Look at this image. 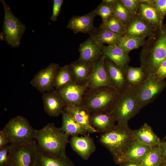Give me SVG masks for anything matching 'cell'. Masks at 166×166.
<instances>
[{
  "instance_id": "1",
  "label": "cell",
  "mask_w": 166,
  "mask_h": 166,
  "mask_svg": "<svg viewBox=\"0 0 166 166\" xmlns=\"http://www.w3.org/2000/svg\"><path fill=\"white\" fill-rule=\"evenodd\" d=\"M148 38L140 54V67L147 77L156 75L166 60V22Z\"/></svg>"
},
{
  "instance_id": "2",
  "label": "cell",
  "mask_w": 166,
  "mask_h": 166,
  "mask_svg": "<svg viewBox=\"0 0 166 166\" xmlns=\"http://www.w3.org/2000/svg\"><path fill=\"white\" fill-rule=\"evenodd\" d=\"M69 136L61 128L49 123L39 130L35 129L34 140L38 149L47 155L56 157L66 155L65 150Z\"/></svg>"
},
{
  "instance_id": "3",
  "label": "cell",
  "mask_w": 166,
  "mask_h": 166,
  "mask_svg": "<svg viewBox=\"0 0 166 166\" xmlns=\"http://www.w3.org/2000/svg\"><path fill=\"white\" fill-rule=\"evenodd\" d=\"M134 139L133 130L128 124L117 123L110 130L101 133L99 141L109 150L115 161L124 153Z\"/></svg>"
},
{
  "instance_id": "4",
  "label": "cell",
  "mask_w": 166,
  "mask_h": 166,
  "mask_svg": "<svg viewBox=\"0 0 166 166\" xmlns=\"http://www.w3.org/2000/svg\"><path fill=\"white\" fill-rule=\"evenodd\" d=\"M118 94V91L109 87L88 88L84 95L80 106L85 109L91 114L109 111Z\"/></svg>"
},
{
  "instance_id": "5",
  "label": "cell",
  "mask_w": 166,
  "mask_h": 166,
  "mask_svg": "<svg viewBox=\"0 0 166 166\" xmlns=\"http://www.w3.org/2000/svg\"><path fill=\"white\" fill-rule=\"evenodd\" d=\"M10 144L21 145L34 140L35 129L25 117L18 115L11 119L1 130Z\"/></svg>"
},
{
  "instance_id": "6",
  "label": "cell",
  "mask_w": 166,
  "mask_h": 166,
  "mask_svg": "<svg viewBox=\"0 0 166 166\" xmlns=\"http://www.w3.org/2000/svg\"><path fill=\"white\" fill-rule=\"evenodd\" d=\"M140 109L128 86L127 89L118 92L117 99L109 111L117 123L128 124L129 120Z\"/></svg>"
},
{
  "instance_id": "7",
  "label": "cell",
  "mask_w": 166,
  "mask_h": 166,
  "mask_svg": "<svg viewBox=\"0 0 166 166\" xmlns=\"http://www.w3.org/2000/svg\"><path fill=\"white\" fill-rule=\"evenodd\" d=\"M131 93L140 109L154 101L166 88V80L157 82L156 75L149 76L141 83L129 86Z\"/></svg>"
},
{
  "instance_id": "8",
  "label": "cell",
  "mask_w": 166,
  "mask_h": 166,
  "mask_svg": "<svg viewBox=\"0 0 166 166\" xmlns=\"http://www.w3.org/2000/svg\"><path fill=\"white\" fill-rule=\"evenodd\" d=\"M3 7L4 16L2 32L4 41L13 48L19 47L26 26L13 13L5 0H1Z\"/></svg>"
},
{
  "instance_id": "9",
  "label": "cell",
  "mask_w": 166,
  "mask_h": 166,
  "mask_svg": "<svg viewBox=\"0 0 166 166\" xmlns=\"http://www.w3.org/2000/svg\"><path fill=\"white\" fill-rule=\"evenodd\" d=\"M38 149L35 140L26 144H9L8 158L5 166H34Z\"/></svg>"
},
{
  "instance_id": "10",
  "label": "cell",
  "mask_w": 166,
  "mask_h": 166,
  "mask_svg": "<svg viewBox=\"0 0 166 166\" xmlns=\"http://www.w3.org/2000/svg\"><path fill=\"white\" fill-rule=\"evenodd\" d=\"M60 67L57 63L50 64L37 73L30 81V84L42 93L55 90V77Z\"/></svg>"
},
{
  "instance_id": "11",
  "label": "cell",
  "mask_w": 166,
  "mask_h": 166,
  "mask_svg": "<svg viewBox=\"0 0 166 166\" xmlns=\"http://www.w3.org/2000/svg\"><path fill=\"white\" fill-rule=\"evenodd\" d=\"M88 88V84H81L73 81L57 91L66 105L81 106Z\"/></svg>"
},
{
  "instance_id": "12",
  "label": "cell",
  "mask_w": 166,
  "mask_h": 166,
  "mask_svg": "<svg viewBox=\"0 0 166 166\" xmlns=\"http://www.w3.org/2000/svg\"><path fill=\"white\" fill-rule=\"evenodd\" d=\"M105 57L102 55L93 65L88 82L89 88L107 86L115 89L105 68Z\"/></svg>"
},
{
  "instance_id": "13",
  "label": "cell",
  "mask_w": 166,
  "mask_h": 166,
  "mask_svg": "<svg viewBox=\"0 0 166 166\" xmlns=\"http://www.w3.org/2000/svg\"><path fill=\"white\" fill-rule=\"evenodd\" d=\"M69 142L72 149L85 160H88L96 150L94 140L89 134L72 136Z\"/></svg>"
},
{
  "instance_id": "14",
  "label": "cell",
  "mask_w": 166,
  "mask_h": 166,
  "mask_svg": "<svg viewBox=\"0 0 166 166\" xmlns=\"http://www.w3.org/2000/svg\"><path fill=\"white\" fill-rule=\"evenodd\" d=\"M140 6L137 15L146 22L155 31L162 27L163 20L150 0H139Z\"/></svg>"
},
{
  "instance_id": "15",
  "label": "cell",
  "mask_w": 166,
  "mask_h": 166,
  "mask_svg": "<svg viewBox=\"0 0 166 166\" xmlns=\"http://www.w3.org/2000/svg\"><path fill=\"white\" fill-rule=\"evenodd\" d=\"M101 49L102 54L119 67L124 73L130 61L129 53L117 45H102Z\"/></svg>"
},
{
  "instance_id": "16",
  "label": "cell",
  "mask_w": 166,
  "mask_h": 166,
  "mask_svg": "<svg viewBox=\"0 0 166 166\" xmlns=\"http://www.w3.org/2000/svg\"><path fill=\"white\" fill-rule=\"evenodd\" d=\"M42 98L44 110L50 117H57L61 114L66 105L55 89L43 93Z\"/></svg>"
},
{
  "instance_id": "17",
  "label": "cell",
  "mask_w": 166,
  "mask_h": 166,
  "mask_svg": "<svg viewBox=\"0 0 166 166\" xmlns=\"http://www.w3.org/2000/svg\"><path fill=\"white\" fill-rule=\"evenodd\" d=\"M96 15L93 10L82 16H73L68 22L67 28L75 34L79 33L89 34L95 28L93 21Z\"/></svg>"
},
{
  "instance_id": "18",
  "label": "cell",
  "mask_w": 166,
  "mask_h": 166,
  "mask_svg": "<svg viewBox=\"0 0 166 166\" xmlns=\"http://www.w3.org/2000/svg\"><path fill=\"white\" fill-rule=\"evenodd\" d=\"M152 148L144 145L134 139L124 153L114 161L116 164H118L126 161L140 162Z\"/></svg>"
},
{
  "instance_id": "19",
  "label": "cell",
  "mask_w": 166,
  "mask_h": 166,
  "mask_svg": "<svg viewBox=\"0 0 166 166\" xmlns=\"http://www.w3.org/2000/svg\"><path fill=\"white\" fill-rule=\"evenodd\" d=\"M101 45L93 42L89 37L81 43L78 49L80 60L93 65L103 55Z\"/></svg>"
},
{
  "instance_id": "20",
  "label": "cell",
  "mask_w": 166,
  "mask_h": 166,
  "mask_svg": "<svg viewBox=\"0 0 166 166\" xmlns=\"http://www.w3.org/2000/svg\"><path fill=\"white\" fill-rule=\"evenodd\" d=\"M104 65L112 84L117 91H122L128 88L124 73L119 67L106 57Z\"/></svg>"
},
{
  "instance_id": "21",
  "label": "cell",
  "mask_w": 166,
  "mask_h": 166,
  "mask_svg": "<svg viewBox=\"0 0 166 166\" xmlns=\"http://www.w3.org/2000/svg\"><path fill=\"white\" fill-rule=\"evenodd\" d=\"M114 118L109 111H103L91 114L90 123L97 132L104 133L116 125Z\"/></svg>"
},
{
  "instance_id": "22",
  "label": "cell",
  "mask_w": 166,
  "mask_h": 166,
  "mask_svg": "<svg viewBox=\"0 0 166 166\" xmlns=\"http://www.w3.org/2000/svg\"><path fill=\"white\" fill-rule=\"evenodd\" d=\"M63 110L70 114L75 121L83 127L88 133L97 132L90 123L91 114L84 108L80 106L66 105Z\"/></svg>"
},
{
  "instance_id": "23",
  "label": "cell",
  "mask_w": 166,
  "mask_h": 166,
  "mask_svg": "<svg viewBox=\"0 0 166 166\" xmlns=\"http://www.w3.org/2000/svg\"><path fill=\"white\" fill-rule=\"evenodd\" d=\"M126 27L125 35L128 36L147 38L155 31L146 22L137 15L132 18Z\"/></svg>"
},
{
  "instance_id": "24",
  "label": "cell",
  "mask_w": 166,
  "mask_h": 166,
  "mask_svg": "<svg viewBox=\"0 0 166 166\" xmlns=\"http://www.w3.org/2000/svg\"><path fill=\"white\" fill-rule=\"evenodd\" d=\"M133 134L135 139L152 147L159 146L161 142L151 126L146 123L140 128L133 130Z\"/></svg>"
},
{
  "instance_id": "25",
  "label": "cell",
  "mask_w": 166,
  "mask_h": 166,
  "mask_svg": "<svg viewBox=\"0 0 166 166\" xmlns=\"http://www.w3.org/2000/svg\"><path fill=\"white\" fill-rule=\"evenodd\" d=\"M89 34V38L100 45H118L122 37L109 30L99 27L95 28Z\"/></svg>"
},
{
  "instance_id": "26",
  "label": "cell",
  "mask_w": 166,
  "mask_h": 166,
  "mask_svg": "<svg viewBox=\"0 0 166 166\" xmlns=\"http://www.w3.org/2000/svg\"><path fill=\"white\" fill-rule=\"evenodd\" d=\"M34 166H76L67 155L61 157L52 156L42 152L38 149Z\"/></svg>"
},
{
  "instance_id": "27",
  "label": "cell",
  "mask_w": 166,
  "mask_h": 166,
  "mask_svg": "<svg viewBox=\"0 0 166 166\" xmlns=\"http://www.w3.org/2000/svg\"><path fill=\"white\" fill-rule=\"evenodd\" d=\"M69 65L73 81L81 84H88L93 65L78 59Z\"/></svg>"
},
{
  "instance_id": "28",
  "label": "cell",
  "mask_w": 166,
  "mask_h": 166,
  "mask_svg": "<svg viewBox=\"0 0 166 166\" xmlns=\"http://www.w3.org/2000/svg\"><path fill=\"white\" fill-rule=\"evenodd\" d=\"M61 114L62 124L61 128L64 132L69 136L87 134L86 130L70 114L63 110Z\"/></svg>"
},
{
  "instance_id": "29",
  "label": "cell",
  "mask_w": 166,
  "mask_h": 166,
  "mask_svg": "<svg viewBox=\"0 0 166 166\" xmlns=\"http://www.w3.org/2000/svg\"><path fill=\"white\" fill-rule=\"evenodd\" d=\"M124 75L126 81L130 87L141 83L147 77L140 67L128 66L124 72Z\"/></svg>"
},
{
  "instance_id": "30",
  "label": "cell",
  "mask_w": 166,
  "mask_h": 166,
  "mask_svg": "<svg viewBox=\"0 0 166 166\" xmlns=\"http://www.w3.org/2000/svg\"><path fill=\"white\" fill-rule=\"evenodd\" d=\"M99 27L109 30L121 37L126 34V26L113 13L106 21L102 22Z\"/></svg>"
},
{
  "instance_id": "31",
  "label": "cell",
  "mask_w": 166,
  "mask_h": 166,
  "mask_svg": "<svg viewBox=\"0 0 166 166\" xmlns=\"http://www.w3.org/2000/svg\"><path fill=\"white\" fill-rule=\"evenodd\" d=\"M163 162L162 152L159 145L152 147L140 163L143 166H160Z\"/></svg>"
},
{
  "instance_id": "32",
  "label": "cell",
  "mask_w": 166,
  "mask_h": 166,
  "mask_svg": "<svg viewBox=\"0 0 166 166\" xmlns=\"http://www.w3.org/2000/svg\"><path fill=\"white\" fill-rule=\"evenodd\" d=\"M146 38L144 37L125 35L122 37L118 45L124 51L129 53L132 50L142 46Z\"/></svg>"
},
{
  "instance_id": "33",
  "label": "cell",
  "mask_w": 166,
  "mask_h": 166,
  "mask_svg": "<svg viewBox=\"0 0 166 166\" xmlns=\"http://www.w3.org/2000/svg\"><path fill=\"white\" fill-rule=\"evenodd\" d=\"M73 81L72 73L69 65L60 67L55 77V89L58 90Z\"/></svg>"
},
{
  "instance_id": "34",
  "label": "cell",
  "mask_w": 166,
  "mask_h": 166,
  "mask_svg": "<svg viewBox=\"0 0 166 166\" xmlns=\"http://www.w3.org/2000/svg\"><path fill=\"white\" fill-rule=\"evenodd\" d=\"M113 13L126 26L134 16L120 0H116L113 8Z\"/></svg>"
},
{
  "instance_id": "35",
  "label": "cell",
  "mask_w": 166,
  "mask_h": 166,
  "mask_svg": "<svg viewBox=\"0 0 166 166\" xmlns=\"http://www.w3.org/2000/svg\"><path fill=\"white\" fill-rule=\"evenodd\" d=\"M114 5L102 1L94 10L97 15L100 16L102 18V22H104L113 13Z\"/></svg>"
},
{
  "instance_id": "36",
  "label": "cell",
  "mask_w": 166,
  "mask_h": 166,
  "mask_svg": "<svg viewBox=\"0 0 166 166\" xmlns=\"http://www.w3.org/2000/svg\"><path fill=\"white\" fill-rule=\"evenodd\" d=\"M120 0L133 16L137 15L140 6L139 0Z\"/></svg>"
},
{
  "instance_id": "37",
  "label": "cell",
  "mask_w": 166,
  "mask_h": 166,
  "mask_svg": "<svg viewBox=\"0 0 166 166\" xmlns=\"http://www.w3.org/2000/svg\"><path fill=\"white\" fill-rule=\"evenodd\" d=\"M150 1L164 20L166 15V0H150Z\"/></svg>"
},
{
  "instance_id": "38",
  "label": "cell",
  "mask_w": 166,
  "mask_h": 166,
  "mask_svg": "<svg viewBox=\"0 0 166 166\" xmlns=\"http://www.w3.org/2000/svg\"><path fill=\"white\" fill-rule=\"evenodd\" d=\"M64 2L63 0H53L52 13L50 17L52 21H55L57 20L59 16Z\"/></svg>"
},
{
  "instance_id": "39",
  "label": "cell",
  "mask_w": 166,
  "mask_h": 166,
  "mask_svg": "<svg viewBox=\"0 0 166 166\" xmlns=\"http://www.w3.org/2000/svg\"><path fill=\"white\" fill-rule=\"evenodd\" d=\"M156 75L157 82L164 80L166 78V60L161 64Z\"/></svg>"
},
{
  "instance_id": "40",
  "label": "cell",
  "mask_w": 166,
  "mask_h": 166,
  "mask_svg": "<svg viewBox=\"0 0 166 166\" xmlns=\"http://www.w3.org/2000/svg\"><path fill=\"white\" fill-rule=\"evenodd\" d=\"M9 145L0 149V166H5L8 158Z\"/></svg>"
},
{
  "instance_id": "41",
  "label": "cell",
  "mask_w": 166,
  "mask_h": 166,
  "mask_svg": "<svg viewBox=\"0 0 166 166\" xmlns=\"http://www.w3.org/2000/svg\"><path fill=\"white\" fill-rule=\"evenodd\" d=\"M10 144L6 136L2 130L0 131V149Z\"/></svg>"
},
{
  "instance_id": "42",
  "label": "cell",
  "mask_w": 166,
  "mask_h": 166,
  "mask_svg": "<svg viewBox=\"0 0 166 166\" xmlns=\"http://www.w3.org/2000/svg\"><path fill=\"white\" fill-rule=\"evenodd\" d=\"M119 166H143L140 162L134 161H126L119 164Z\"/></svg>"
},
{
  "instance_id": "43",
  "label": "cell",
  "mask_w": 166,
  "mask_h": 166,
  "mask_svg": "<svg viewBox=\"0 0 166 166\" xmlns=\"http://www.w3.org/2000/svg\"><path fill=\"white\" fill-rule=\"evenodd\" d=\"M159 146L162 152L163 162L166 161V140L164 142H161Z\"/></svg>"
},
{
  "instance_id": "44",
  "label": "cell",
  "mask_w": 166,
  "mask_h": 166,
  "mask_svg": "<svg viewBox=\"0 0 166 166\" xmlns=\"http://www.w3.org/2000/svg\"><path fill=\"white\" fill-rule=\"evenodd\" d=\"M0 39L1 41H4V35L2 32L0 34Z\"/></svg>"
},
{
  "instance_id": "45",
  "label": "cell",
  "mask_w": 166,
  "mask_h": 166,
  "mask_svg": "<svg viewBox=\"0 0 166 166\" xmlns=\"http://www.w3.org/2000/svg\"><path fill=\"white\" fill-rule=\"evenodd\" d=\"M160 166H166V161L162 162Z\"/></svg>"
},
{
  "instance_id": "46",
  "label": "cell",
  "mask_w": 166,
  "mask_h": 166,
  "mask_svg": "<svg viewBox=\"0 0 166 166\" xmlns=\"http://www.w3.org/2000/svg\"><path fill=\"white\" fill-rule=\"evenodd\" d=\"M164 139L166 140V135L164 137Z\"/></svg>"
}]
</instances>
